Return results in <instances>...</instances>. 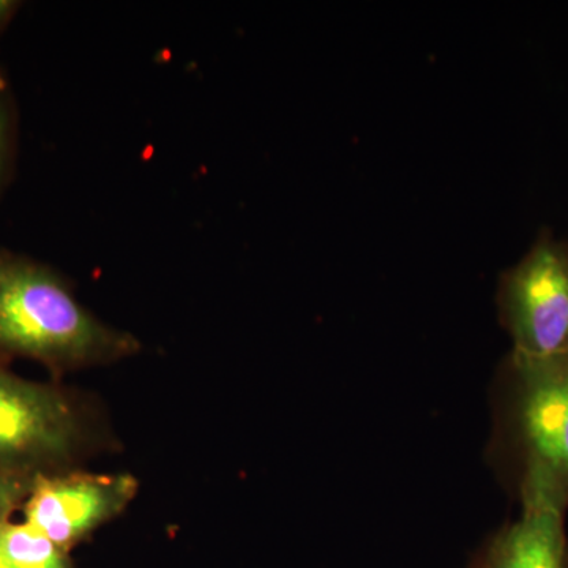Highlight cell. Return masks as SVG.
Segmentation results:
<instances>
[{
  "instance_id": "4",
  "label": "cell",
  "mask_w": 568,
  "mask_h": 568,
  "mask_svg": "<svg viewBox=\"0 0 568 568\" xmlns=\"http://www.w3.org/2000/svg\"><path fill=\"white\" fill-rule=\"evenodd\" d=\"M511 353L552 357L568 353V239L541 230L529 252L504 271L496 293Z\"/></svg>"
},
{
  "instance_id": "6",
  "label": "cell",
  "mask_w": 568,
  "mask_h": 568,
  "mask_svg": "<svg viewBox=\"0 0 568 568\" xmlns=\"http://www.w3.org/2000/svg\"><path fill=\"white\" fill-rule=\"evenodd\" d=\"M466 568H568L566 511L523 507L481 544Z\"/></svg>"
},
{
  "instance_id": "11",
  "label": "cell",
  "mask_w": 568,
  "mask_h": 568,
  "mask_svg": "<svg viewBox=\"0 0 568 568\" xmlns=\"http://www.w3.org/2000/svg\"><path fill=\"white\" fill-rule=\"evenodd\" d=\"M0 568H9L7 567L6 560L2 559V556H0Z\"/></svg>"
},
{
  "instance_id": "8",
  "label": "cell",
  "mask_w": 568,
  "mask_h": 568,
  "mask_svg": "<svg viewBox=\"0 0 568 568\" xmlns=\"http://www.w3.org/2000/svg\"><path fill=\"white\" fill-rule=\"evenodd\" d=\"M20 149V111L17 97L0 70V200L13 182Z\"/></svg>"
},
{
  "instance_id": "10",
  "label": "cell",
  "mask_w": 568,
  "mask_h": 568,
  "mask_svg": "<svg viewBox=\"0 0 568 568\" xmlns=\"http://www.w3.org/2000/svg\"><path fill=\"white\" fill-rule=\"evenodd\" d=\"M21 7L22 3L17 0H0V33L9 28Z\"/></svg>"
},
{
  "instance_id": "1",
  "label": "cell",
  "mask_w": 568,
  "mask_h": 568,
  "mask_svg": "<svg viewBox=\"0 0 568 568\" xmlns=\"http://www.w3.org/2000/svg\"><path fill=\"white\" fill-rule=\"evenodd\" d=\"M489 466L519 507L568 510V353L500 362L491 388Z\"/></svg>"
},
{
  "instance_id": "9",
  "label": "cell",
  "mask_w": 568,
  "mask_h": 568,
  "mask_svg": "<svg viewBox=\"0 0 568 568\" xmlns=\"http://www.w3.org/2000/svg\"><path fill=\"white\" fill-rule=\"evenodd\" d=\"M32 478L0 473V526L10 521L11 515L21 510L31 493Z\"/></svg>"
},
{
  "instance_id": "3",
  "label": "cell",
  "mask_w": 568,
  "mask_h": 568,
  "mask_svg": "<svg viewBox=\"0 0 568 568\" xmlns=\"http://www.w3.org/2000/svg\"><path fill=\"white\" fill-rule=\"evenodd\" d=\"M85 437L84 417L61 388L0 365V473L32 480L65 473Z\"/></svg>"
},
{
  "instance_id": "7",
  "label": "cell",
  "mask_w": 568,
  "mask_h": 568,
  "mask_svg": "<svg viewBox=\"0 0 568 568\" xmlns=\"http://www.w3.org/2000/svg\"><path fill=\"white\" fill-rule=\"evenodd\" d=\"M0 556L9 568H73L67 551L24 521L0 526Z\"/></svg>"
},
{
  "instance_id": "2",
  "label": "cell",
  "mask_w": 568,
  "mask_h": 568,
  "mask_svg": "<svg viewBox=\"0 0 568 568\" xmlns=\"http://www.w3.org/2000/svg\"><path fill=\"white\" fill-rule=\"evenodd\" d=\"M140 347L132 334L92 315L51 265L0 248V358L65 372L111 364Z\"/></svg>"
},
{
  "instance_id": "5",
  "label": "cell",
  "mask_w": 568,
  "mask_h": 568,
  "mask_svg": "<svg viewBox=\"0 0 568 568\" xmlns=\"http://www.w3.org/2000/svg\"><path fill=\"white\" fill-rule=\"evenodd\" d=\"M136 491V478L129 474L100 476L65 470L36 478L21 510L26 525L69 551L92 530L122 514Z\"/></svg>"
}]
</instances>
